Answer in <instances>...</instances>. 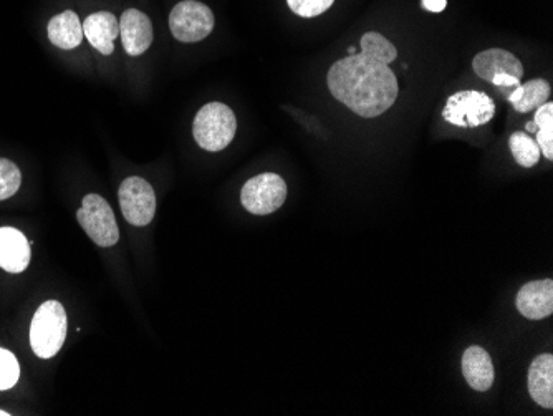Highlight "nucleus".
I'll list each match as a JSON object with an SVG mask.
<instances>
[{"mask_svg":"<svg viewBox=\"0 0 553 416\" xmlns=\"http://www.w3.org/2000/svg\"><path fill=\"white\" fill-rule=\"evenodd\" d=\"M327 82L333 97L363 118L388 112L400 93L393 70L363 54L348 55L333 63Z\"/></svg>","mask_w":553,"mask_h":416,"instance_id":"obj_1","label":"nucleus"},{"mask_svg":"<svg viewBox=\"0 0 553 416\" xmlns=\"http://www.w3.org/2000/svg\"><path fill=\"white\" fill-rule=\"evenodd\" d=\"M67 312L57 300L40 305L30 325V347L40 358H52L67 339Z\"/></svg>","mask_w":553,"mask_h":416,"instance_id":"obj_2","label":"nucleus"},{"mask_svg":"<svg viewBox=\"0 0 553 416\" xmlns=\"http://www.w3.org/2000/svg\"><path fill=\"white\" fill-rule=\"evenodd\" d=\"M236 131V115L224 103H207L194 118V140L202 150L212 153L224 150L231 145Z\"/></svg>","mask_w":553,"mask_h":416,"instance_id":"obj_3","label":"nucleus"},{"mask_svg":"<svg viewBox=\"0 0 553 416\" xmlns=\"http://www.w3.org/2000/svg\"><path fill=\"white\" fill-rule=\"evenodd\" d=\"M496 115V103L482 92H459L448 98L443 110L444 120L459 128L486 125Z\"/></svg>","mask_w":553,"mask_h":416,"instance_id":"obj_4","label":"nucleus"},{"mask_svg":"<svg viewBox=\"0 0 553 416\" xmlns=\"http://www.w3.org/2000/svg\"><path fill=\"white\" fill-rule=\"evenodd\" d=\"M78 223L85 229L88 238L97 246L111 247L120 241V229L110 204L98 194H88L78 209Z\"/></svg>","mask_w":553,"mask_h":416,"instance_id":"obj_5","label":"nucleus"},{"mask_svg":"<svg viewBox=\"0 0 553 416\" xmlns=\"http://www.w3.org/2000/svg\"><path fill=\"white\" fill-rule=\"evenodd\" d=\"M169 29L179 42H201L214 29V15L206 4L198 0H184L171 10Z\"/></svg>","mask_w":553,"mask_h":416,"instance_id":"obj_6","label":"nucleus"},{"mask_svg":"<svg viewBox=\"0 0 553 416\" xmlns=\"http://www.w3.org/2000/svg\"><path fill=\"white\" fill-rule=\"evenodd\" d=\"M287 199V184L275 173L249 179L241 191V203L255 216H267L282 208Z\"/></svg>","mask_w":553,"mask_h":416,"instance_id":"obj_7","label":"nucleus"},{"mask_svg":"<svg viewBox=\"0 0 553 416\" xmlns=\"http://www.w3.org/2000/svg\"><path fill=\"white\" fill-rule=\"evenodd\" d=\"M121 213L128 223L138 228L148 226L156 214V194L153 186L140 176H130L121 183L120 191Z\"/></svg>","mask_w":553,"mask_h":416,"instance_id":"obj_8","label":"nucleus"},{"mask_svg":"<svg viewBox=\"0 0 553 416\" xmlns=\"http://www.w3.org/2000/svg\"><path fill=\"white\" fill-rule=\"evenodd\" d=\"M120 35L126 54L140 57L153 44V24L150 17L138 9H128L120 19Z\"/></svg>","mask_w":553,"mask_h":416,"instance_id":"obj_9","label":"nucleus"},{"mask_svg":"<svg viewBox=\"0 0 553 416\" xmlns=\"http://www.w3.org/2000/svg\"><path fill=\"white\" fill-rule=\"evenodd\" d=\"M515 305L525 319L542 320L553 312V281H534L525 284L517 294Z\"/></svg>","mask_w":553,"mask_h":416,"instance_id":"obj_10","label":"nucleus"},{"mask_svg":"<svg viewBox=\"0 0 553 416\" xmlns=\"http://www.w3.org/2000/svg\"><path fill=\"white\" fill-rule=\"evenodd\" d=\"M472 68L477 77H481L486 82H491L496 75H512L515 78L524 77V65L514 54L507 50L489 49L477 54L472 62Z\"/></svg>","mask_w":553,"mask_h":416,"instance_id":"obj_11","label":"nucleus"},{"mask_svg":"<svg viewBox=\"0 0 553 416\" xmlns=\"http://www.w3.org/2000/svg\"><path fill=\"white\" fill-rule=\"evenodd\" d=\"M83 35L93 49L101 55H111L115 50V40L120 35V22L111 12H97L88 15L83 22Z\"/></svg>","mask_w":553,"mask_h":416,"instance_id":"obj_12","label":"nucleus"},{"mask_svg":"<svg viewBox=\"0 0 553 416\" xmlns=\"http://www.w3.org/2000/svg\"><path fill=\"white\" fill-rule=\"evenodd\" d=\"M30 264V244L15 228H0V267L12 274L24 272Z\"/></svg>","mask_w":553,"mask_h":416,"instance_id":"obj_13","label":"nucleus"},{"mask_svg":"<svg viewBox=\"0 0 553 416\" xmlns=\"http://www.w3.org/2000/svg\"><path fill=\"white\" fill-rule=\"evenodd\" d=\"M462 373L469 387L477 392H487L496 378L491 355L477 345H472L462 355Z\"/></svg>","mask_w":553,"mask_h":416,"instance_id":"obj_14","label":"nucleus"},{"mask_svg":"<svg viewBox=\"0 0 553 416\" xmlns=\"http://www.w3.org/2000/svg\"><path fill=\"white\" fill-rule=\"evenodd\" d=\"M529 393L542 408H553V355L535 357L529 368Z\"/></svg>","mask_w":553,"mask_h":416,"instance_id":"obj_15","label":"nucleus"},{"mask_svg":"<svg viewBox=\"0 0 553 416\" xmlns=\"http://www.w3.org/2000/svg\"><path fill=\"white\" fill-rule=\"evenodd\" d=\"M49 39L55 47L62 50L77 49L83 40V25L73 10H65L62 14L50 19Z\"/></svg>","mask_w":553,"mask_h":416,"instance_id":"obj_16","label":"nucleus"},{"mask_svg":"<svg viewBox=\"0 0 553 416\" xmlns=\"http://www.w3.org/2000/svg\"><path fill=\"white\" fill-rule=\"evenodd\" d=\"M550 85L545 80H530L525 85L514 88L509 93V100L512 107L519 113H530L549 102Z\"/></svg>","mask_w":553,"mask_h":416,"instance_id":"obj_17","label":"nucleus"},{"mask_svg":"<svg viewBox=\"0 0 553 416\" xmlns=\"http://www.w3.org/2000/svg\"><path fill=\"white\" fill-rule=\"evenodd\" d=\"M361 54L366 55L368 59L376 60V62L390 65L395 62L398 57V50L395 45L391 44L390 40L385 39L378 32H366L360 40Z\"/></svg>","mask_w":553,"mask_h":416,"instance_id":"obj_18","label":"nucleus"},{"mask_svg":"<svg viewBox=\"0 0 553 416\" xmlns=\"http://www.w3.org/2000/svg\"><path fill=\"white\" fill-rule=\"evenodd\" d=\"M509 146L512 155H514V160L517 161L522 168H534V166L539 163L542 153H540L537 141H535L529 133L517 131V133L510 136Z\"/></svg>","mask_w":553,"mask_h":416,"instance_id":"obj_19","label":"nucleus"},{"mask_svg":"<svg viewBox=\"0 0 553 416\" xmlns=\"http://www.w3.org/2000/svg\"><path fill=\"white\" fill-rule=\"evenodd\" d=\"M535 125H537V145L540 153H544L547 160H553V105L544 103L535 112Z\"/></svg>","mask_w":553,"mask_h":416,"instance_id":"obj_20","label":"nucleus"},{"mask_svg":"<svg viewBox=\"0 0 553 416\" xmlns=\"http://www.w3.org/2000/svg\"><path fill=\"white\" fill-rule=\"evenodd\" d=\"M22 175L15 163L0 158V201L9 199L19 191Z\"/></svg>","mask_w":553,"mask_h":416,"instance_id":"obj_21","label":"nucleus"},{"mask_svg":"<svg viewBox=\"0 0 553 416\" xmlns=\"http://www.w3.org/2000/svg\"><path fill=\"white\" fill-rule=\"evenodd\" d=\"M20 365L9 350L0 349V390H9L19 382Z\"/></svg>","mask_w":553,"mask_h":416,"instance_id":"obj_22","label":"nucleus"},{"mask_svg":"<svg viewBox=\"0 0 553 416\" xmlns=\"http://www.w3.org/2000/svg\"><path fill=\"white\" fill-rule=\"evenodd\" d=\"M335 0H287L290 9L300 17H317V15L327 12L332 7Z\"/></svg>","mask_w":553,"mask_h":416,"instance_id":"obj_23","label":"nucleus"},{"mask_svg":"<svg viewBox=\"0 0 553 416\" xmlns=\"http://www.w3.org/2000/svg\"><path fill=\"white\" fill-rule=\"evenodd\" d=\"M491 83H494L496 87L515 88L519 87L520 78H515L512 77V75H505V73H501V75H496V77L492 78Z\"/></svg>","mask_w":553,"mask_h":416,"instance_id":"obj_24","label":"nucleus"},{"mask_svg":"<svg viewBox=\"0 0 553 416\" xmlns=\"http://www.w3.org/2000/svg\"><path fill=\"white\" fill-rule=\"evenodd\" d=\"M448 5V0H423V7L429 12H434V14H439L443 12Z\"/></svg>","mask_w":553,"mask_h":416,"instance_id":"obj_25","label":"nucleus"},{"mask_svg":"<svg viewBox=\"0 0 553 416\" xmlns=\"http://www.w3.org/2000/svg\"><path fill=\"white\" fill-rule=\"evenodd\" d=\"M525 130H527V133H537V125H535V121H532V123H527V126H525Z\"/></svg>","mask_w":553,"mask_h":416,"instance_id":"obj_26","label":"nucleus"},{"mask_svg":"<svg viewBox=\"0 0 553 416\" xmlns=\"http://www.w3.org/2000/svg\"><path fill=\"white\" fill-rule=\"evenodd\" d=\"M358 54V50H356V47H348V55H355Z\"/></svg>","mask_w":553,"mask_h":416,"instance_id":"obj_27","label":"nucleus"},{"mask_svg":"<svg viewBox=\"0 0 553 416\" xmlns=\"http://www.w3.org/2000/svg\"><path fill=\"white\" fill-rule=\"evenodd\" d=\"M10 413H7V412H2V410H0V416H9Z\"/></svg>","mask_w":553,"mask_h":416,"instance_id":"obj_28","label":"nucleus"}]
</instances>
